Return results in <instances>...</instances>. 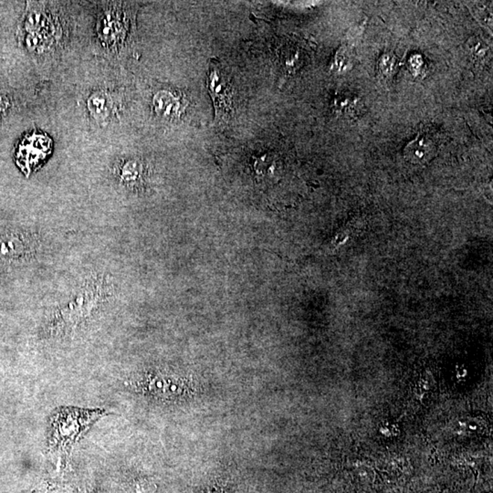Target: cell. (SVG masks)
I'll list each match as a JSON object with an SVG mask.
<instances>
[{"label":"cell","instance_id":"6da1fadb","mask_svg":"<svg viewBox=\"0 0 493 493\" xmlns=\"http://www.w3.org/2000/svg\"><path fill=\"white\" fill-rule=\"evenodd\" d=\"M106 413L102 409H81L61 407L51 419L50 445L57 453H70L85 431Z\"/></svg>","mask_w":493,"mask_h":493},{"label":"cell","instance_id":"7a4b0ae2","mask_svg":"<svg viewBox=\"0 0 493 493\" xmlns=\"http://www.w3.org/2000/svg\"><path fill=\"white\" fill-rule=\"evenodd\" d=\"M208 89L213 100L215 119L226 120L233 112V91L220 61L212 60L209 66Z\"/></svg>","mask_w":493,"mask_h":493},{"label":"cell","instance_id":"3957f363","mask_svg":"<svg viewBox=\"0 0 493 493\" xmlns=\"http://www.w3.org/2000/svg\"><path fill=\"white\" fill-rule=\"evenodd\" d=\"M52 141L47 135L34 132L26 137L17 151L19 163L26 172L37 168L51 153Z\"/></svg>","mask_w":493,"mask_h":493},{"label":"cell","instance_id":"277c9868","mask_svg":"<svg viewBox=\"0 0 493 493\" xmlns=\"http://www.w3.org/2000/svg\"><path fill=\"white\" fill-rule=\"evenodd\" d=\"M127 29L128 26L125 14L115 6L106 8L97 23L100 40L108 48L122 43L126 37Z\"/></svg>","mask_w":493,"mask_h":493},{"label":"cell","instance_id":"5b68a950","mask_svg":"<svg viewBox=\"0 0 493 493\" xmlns=\"http://www.w3.org/2000/svg\"><path fill=\"white\" fill-rule=\"evenodd\" d=\"M188 103L169 91H160L153 96V106L159 116L174 120L184 113Z\"/></svg>","mask_w":493,"mask_h":493},{"label":"cell","instance_id":"8992f818","mask_svg":"<svg viewBox=\"0 0 493 493\" xmlns=\"http://www.w3.org/2000/svg\"><path fill=\"white\" fill-rule=\"evenodd\" d=\"M31 247L25 235L8 232L0 236V258L5 261H17L31 252Z\"/></svg>","mask_w":493,"mask_h":493},{"label":"cell","instance_id":"52a82bcc","mask_svg":"<svg viewBox=\"0 0 493 493\" xmlns=\"http://www.w3.org/2000/svg\"><path fill=\"white\" fill-rule=\"evenodd\" d=\"M435 151L432 142L426 137L416 138L405 149V158L412 164H425L430 161Z\"/></svg>","mask_w":493,"mask_h":493},{"label":"cell","instance_id":"ba28073f","mask_svg":"<svg viewBox=\"0 0 493 493\" xmlns=\"http://www.w3.org/2000/svg\"><path fill=\"white\" fill-rule=\"evenodd\" d=\"M88 109L94 119L105 121L111 114L113 102L105 91H96L88 100Z\"/></svg>","mask_w":493,"mask_h":493},{"label":"cell","instance_id":"9c48e42d","mask_svg":"<svg viewBox=\"0 0 493 493\" xmlns=\"http://www.w3.org/2000/svg\"><path fill=\"white\" fill-rule=\"evenodd\" d=\"M467 51L474 61H483L489 57L490 47L481 38L474 37L468 40Z\"/></svg>","mask_w":493,"mask_h":493},{"label":"cell","instance_id":"30bf717a","mask_svg":"<svg viewBox=\"0 0 493 493\" xmlns=\"http://www.w3.org/2000/svg\"><path fill=\"white\" fill-rule=\"evenodd\" d=\"M472 13L478 20H480L481 24L489 28H492V5L489 3L475 2L472 4Z\"/></svg>","mask_w":493,"mask_h":493},{"label":"cell","instance_id":"8fae6325","mask_svg":"<svg viewBox=\"0 0 493 493\" xmlns=\"http://www.w3.org/2000/svg\"><path fill=\"white\" fill-rule=\"evenodd\" d=\"M141 172V165L137 163V161H129L127 162L122 168V173H121V177L123 181L127 183H132L137 181L138 177L140 176Z\"/></svg>","mask_w":493,"mask_h":493},{"label":"cell","instance_id":"7c38bea8","mask_svg":"<svg viewBox=\"0 0 493 493\" xmlns=\"http://www.w3.org/2000/svg\"><path fill=\"white\" fill-rule=\"evenodd\" d=\"M351 67V57L347 49H340L336 53L333 68L337 73H344Z\"/></svg>","mask_w":493,"mask_h":493},{"label":"cell","instance_id":"4fadbf2b","mask_svg":"<svg viewBox=\"0 0 493 493\" xmlns=\"http://www.w3.org/2000/svg\"><path fill=\"white\" fill-rule=\"evenodd\" d=\"M395 59L392 54H384L379 61V69L384 76L389 77L394 73Z\"/></svg>","mask_w":493,"mask_h":493},{"label":"cell","instance_id":"5bb4252c","mask_svg":"<svg viewBox=\"0 0 493 493\" xmlns=\"http://www.w3.org/2000/svg\"><path fill=\"white\" fill-rule=\"evenodd\" d=\"M409 64L410 69L418 75L419 73L421 72L420 66L423 64V60H422V58L419 55L414 56V57L410 59Z\"/></svg>","mask_w":493,"mask_h":493},{"label":"cell","instance_id":"9a60e30c","mask_svg":"<svg viewBox=\"0 0 493 493\" xmlns=\"http://www.w3.org/2000/svg\"><path fill=\"white\" fill-rule=\"evenodd\" d=\"M4 103H3L2 100L0 99V114H1L3 111H4Z\"/></svg>","mask_w":493,"mask_h":493}]
</instances>
